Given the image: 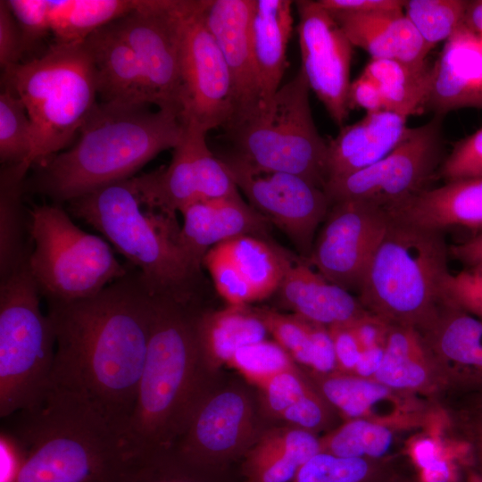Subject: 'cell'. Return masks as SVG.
<instances>
[{
    "mask_svg": "<svg viewBox=\"0 0 482 482\" xmlns=\"http://www.w3.org/2000/svg\"><path fill=\"white\" fill-rule=\"evenodd\" d=\"M297 31L303 71L311 90L325 106L333 121L342 128L350 107V70L353 45L318 1H295Z\"/></svg>",
    "mask_w": 482,
    "mask_h": 482,
    "instance_id": "cell-17",
    "label": "cell"
},
{
    "mask_svg": "<svg viewBox=\"0 0 482 482\" xmlns=\"http://www.w3.org/2000/svg\"><path fill=\"white\" fill-rule=\"evenodd\" d=\"M390 216L425 229H482V177L446 181L425 189L386 211Z\"/></svg>",
    "mask_w": 482,
    "mask_h": 482,
    "instance_id": "cell-26",
    "label": "cell"
},
{
    "mask_svg": "<svg viewBox=\"0 0 482 482\" xmlns=\"http://www.w3.org/2000/svg\"><path fill=\"white\" fill-rule=\"evenodd\" d=\"M29 213V270L47 303L89 298L129 272L131 265L120 263L104 238L75 225L61 204H35Z\"/></svg>",
    "mask_w": 482,
    "mask_h": 482,
    "instance_id": "cell-9",
    "label": "cell"
},
{
    "mask_svg": "<svg viewBox=\"0 0 482 482\" xmlns=\"http://www.w3.org/2000/svg\"><path fill=\"white\" fill-rule=\"evenodd\" d=\"M184 126L170 164L132 178L143 204L172 219L193 203L239 195L225 165L208 147V132Z\"/></svg>",
    "mask_w": 482,
    "mask_h": 482,
    "instance_id": "cell-14",
    "label": "cell"
},
{
    "mask_svg": "<svg viewBox=\"0 0 482 482\" xmlns=\"http://www.w3.org/2000/svg\"><path fill=\"white\" fill-rule=\"evenodd\" d=\"M311 365L320 376L337 372L334 343L328 328L312 322Z\"/></svg>",
    "mask_w": 482,
    "mask_h": 482,
    "instance_id": "cell-51",
    "label": "cell"
},
{
    "mask_svg": "<svg viewBox=\"0 0 482 482\" xmlns=\"http://www.w3.org/2000/svg\"><path fill=\"white\" fill-rule=\"evenodd\" d=\"M310 86L300 69L272 99L223 129L234 154L253 166L297 175L324 190L328 143L320 135L309 101Z\"/></svg>",
    "mask_w": 482,
    "mask_h": 482,
    "instance_id": "cell-8",
    "label": "cell"
},
{
    "mask_svg": "<svg viewBox=\"0 0 482 482\" xmlns=\"http://www.w3.org/2000/svg\"><path fill=\"white\" fill-rule=\"evenodd\" d=\"M398 428L362 419L348 420L320 438V452L341 457L392 459Z\"/></svg>",
    "mask_w": 482,
    "mask_h": 482,
    "instance_id": "cell-38",
    "label": "cell"
},
{
    "mask_svg": "<svg viewBox=\"0 0 482 482\" xmlns=\"http://www.w3.org/2000/svg\"><path fill=\"white\" fill-rule=\"evenodd\" d=\"M407 119L381 110L366 112L359 121L343 126L328 142V180L362 170L387 155L406 134Z\"/></svg>",
    "mask_w": 482,
    "mask_h": 482,
    "instance_id": "cell-25",
    "label": "cell"
},
{
    "mask_svg": "<svg viewBox=\"0 0 482 482\" xmlns=\"http://www.w3.org/2000/svg\"><path fill=\"white\" fill-rule=\"evenodd\" d=\"M277 292L295 314L328 328L350 323L367 312L350 292L303 262L290 261Z\"/></svg>",
    "mask_w": 482,
    "mask_h": 482,
    "instance_id": "cell-27",
    "label": "cell"
},
{
    "mask_svg": "<svg viewBox=\"0 0 482 482\" xmlns=\"http://www.w3.org/2000/svg\"><path fill=\"white\" fill-rule=\"evenodd\" d=\"M39 296L29 259L0 280L1 419L34 403L50 382L55 336Z\"/></svg>",
    "mask_w": 482,
    "mask_h": 482,
    "instance_id": "cell-10",
    "label": "cell"
},
{
    "mask_svg": "<svg viewBox=\"0 0 482 482\" xmlns=\"http://www.w3.org/2000/svg\"><path fill=\"white\" fill-rule=\"evenodd\" d=\"M254 0H207L205 23L228 65L233 87L234 111L227 123L262 106L258 74L251 44Z\"/></svg>",
    "mask_w": 482,
    "mask_h": 482,
    "instance_id": "cell-19",
    "label": "cell"
},
{
    "mask_svg": "<svg viewBox=\"0 0 482 482\" xmlns=\"http://www.w3.org/2000/svg\"><path fill=\"white\" fill-rule=\"evenodd\" d=\"M292 4L289 0H254L251 44L260 82L261 107L265 106L280 87L294 22Z\"/></svg>",
    "mask_w": 482,
    "mask_h": 482,
    "instance_id": "cell-30",
    "label": "cell"
},
{
    "mask_svg": "<svg viewBox=\"0 0 482 482\" xmlns=\"http://www.w3.org/2000/svg\"><path fill=\"white\" fill-rule=\"evenodd\" d=\"M320 450V440L311 431H271L246 453L243 482H293L300 468Z\"/></svg>",
    "mask_w": 482,
    "mask_h": 482,
    "instance_id": "cell-31",
    "label": "cell"
},
{
    "mask_svg": "<svg viewBox=\"0 0 482 482\" xmlns=\"http://www.w3.org/2000/svg\"><path fill=\"white\" fill-rule=\"evenodd\" d=\"M469 1L408 0L404 14L422 37L428 50L446 41L464 23Z\"/></svg>",
    "mask_w": 482,
    "mask_h": 482,
    "instance_id": "cell-39",
    "label": "cell"
},
{
    "mask_svg": "<svg viewBox=\"0 0 482 482\" xmlns=\"http://www.w3.org/2000/svg\"><path fill=\"white\" fill-rule=\"evenodd\" d=\"M47 307L55 336L49 383L86 398L125 437L146 357L154 295L131 265L98 294Z\"/></svg>",
    "mask_w": 482,
    "mask_h": 482,
    "instance_id": "cell-1",
    "label": "cell"
},
{
    "mask_svg": "<svg viewBox=\"0 0 482 482\" xmlns=\"http://www.w3.org/2000/svg\"><path fill=\"white\" fill-rule=\"evenodd\" d=\"M440 378L446 383L423 335L411 327L392 325L382 364L373 379L394 390L415 395L435 389Z\"/></svg>",
    "mask_w": 482,
    "mask_h": 482,
    "instance_id": "cell-29",
    "label": "cell"
},
{
    "mask_svg": "<svg viewBox=\"0 0 482 482\" xmlns=\"http://www.w3.org/2000/svg\"><path fill=\"white\" fill-rule=\"evenodd\" d=\"M320 377L322 396L348 420L362 419L398 429L424 420L425 408L415 395L353 374L336 372Z\"/></svg>",
    "mask_w": 482,
    "mask_h": 482,
    "instance_id": "cell-20",
    "label": "cell"
},
{
    "mask_svg": "<svg viewBox=\"0 0 482 482\" xmlns=\"http://www.w3.org/2000/svg\"><path fill=\"white\" fill-rule=\"evenodd\" d=\"M337 362V372L353 374L362 347L349 323L328 327Z\"/></svg>",
    "mask_w": 482,
    "mask_h": 482,
    "instance_id": "cell-52",
    "label": "cell"
},
{
    "mask_svg": "<svg viewBox=\"0 0 482 482\" xmlns=\"http://www.w3.org/2000/svg\"><path fill=\"white\" fill-rule=\"evenodd\" d=\"M67 204L71 216L100 232L138 270L153 295L183 303L199 301L202 269L180 245L176 219L145 207L132 178Z\"/></svg>",
    "mask_w": 482,
    "mask_h": 482,
    "instance_id": "cell-5",
    "label": "cell"
},
{
    "mask_svg": "<svg viewBox=\"0 0 482 482\" xmlns=\"http://www.w3.org/2000/svg\"><path fill=\"white\" fill-rule=\"evenodd\" d=\"M463 482H482V474L474 466H469L464 471Z\"/></svg>",
    "mask_w": 482,
    "mask_h": 482,
    "instance_id": "cell-61",
    "label": "cell"
},
{
    "mask_svg": "<svg viewBox=\"0 0 482 482\" xmlns=\"http://www.w3.org/2000/svg\"><path fill=\"white\" fill-rule=\"evenodd\" d=\"M29 170L22 163L1 168L0 280L28 260L33 247L29 209L22 202Z\"/></svg>",
    "mask_w": 482,
    "mask_h": 482,
    "instance_id": "cell-33",
    "label": "cell"
},
{
    "mask_svg": "<svg viewBox=\"0 0 482 482\" xmlns=\"http://www.w3.org/2000/svg\"><path fill=\"white\" fill-rule=\"evenodd\" d=\"M251 424L250 403L239 392L225 391L198 400L171 452L189 464L213 470L219 461L240 447Z\"/></svg>",
    "mask_w": 482,
    "mask_h": 482,
    "instance_id": "cell-18",
    "label": "cell"
},
{
    "mask_svg": "<svg viewBox=\"0 0 482 482\" xmlns=\"http://www.w3.org/2000/svg\"><path fill=\"white\" fill-rule=\"evenodd\" d=\"M348 100L350 109L362 108L366 112L386 110L377 85L362 73L351 83Z\"/></svg>",
    "mask_w": 482,
    "mask_h": 482,
    "instance_id": "cell-56",
    "label": "cell"
},
{
    "mask_svg": "<svg viewBox=\"0 0 482 482\" xmlns=\"http://www.w3.org/2000/svg\"><path fill=\"white\" fill-rule=\"evenodd\" d=\"M184 124L178 112L150 105L96 104L70 149L34 166L28 189L62 204L105 186L134 178L158 154L174 149Z\"/></svg>",
    "mask_w": 482,
    "mask_h": 482,
    "instance_id": "cell-3",
    "label": "cell"
},
{
    "mask_svg": "<svg viewBox=\"0 0 482 482\" xmlns=\"http://www.w3.org/2000/svg\"><path fill=\"white\" fill-rule=\"evenodd\" d=\"M184 0H141L131 12L112 21L133 49L152 104L180 116V23Z\"/></svg>",
    "mask_w": 482,
    "mask_h": 482,
    "instance_id": "cell-16",
    "label": "cell"
},
{
    "mask_svg": "<svg viewBox=\"0 0 482 482\" xmlns=\"http://www.w3.org/2000/svg\"><path fill=\"white\" fill-rule=\"evenodd\" d=\"M475 401L482 403V396L474 398Z\"/></svg>",
    "mask_w": 482,
    "mask_h": 482,
    "instance_id": "cell-63",
    "label": "cell"
},
{
    "mask_svg": "<svg viewBox=\"0 0 482 482\" xmlns=\"http://www.w3.org/2000/svg\"><path fill=\"white\" fill-rule=\"evenodd\" d=\"M402 476L392 459L341 457L320 452L300 468L293 482H396Z\"/></svg>",
    "mask_w": 482,
    "mask_h": 482,
    "instance_id": "cell-37",
    "label": "cell"
},
{
    "mask_svg": "<svg viewBox=\"0 0 482 482\" xmlns=\"http://www.w3.org/2000/svg\"><path fill=\"white\" fill-rule=\"evenodd\" d=\"M228 364L259 386L277 373L295 369L291 355L266 339L240 348Z\"/></svg>",
    "mask_w": 482,
    "mask_h": 482,
    "instance_id": "cell-41",
    "label": "cell"
},
{
    "mask_svg": "<svg viewBox=\"0 0 482 482\" xmlns=\"http://www.w3.org/2000/svg\"><path fill=\"white\" fill-rule=\"evenodd\" d=\"M397 482H419V481H415L411 478L403 476Z\"/></svg>",
    "mask_w": 482,
    "mask_h": 482,
    "instance_id": "cell-62",
    "label": "cell"
},
{
    "mask_svg": "<svg viewBox=\"0 0 482 482\" xmlns=\"http://www.w3.org/2000/svg\"><path fill=\"white\" fill-rule=\"evenodd\" d=\"M140 4L141 0H49L50 30L56 44L82 43Z\"/></svg>",
    "mask_w": 482,
    "mask_h": 482,
    "instance_id": "cell-35",
    "label": "cell"
},
{
    "mask_svg": "<svg viewBox=\"0 0 482 482\" xmlns=\"http://www.w3.org/2000/svg\"><path fill=\"white\" fill-rule=\"evenodd\" d=\"M440 174L446 181L482 177V128L454 145Z\"/></svg>",
    "mask_w": 482,
    "mask_h": 482,
    "instance_id": "cell-45",
    "label": "cell"
},
{
    "mask_svg": "<svg viewBox=\"0 0 482 482\" xmlns=\"http://www.w3.org/2000/svg\"><path fill=\"white\" fill-rule=\"evenodd\" d=\"M329 13L353 46L365 50L371 59H393L414 66L427 63L426 57L429 51L403 12Z\"/></svg>",
    "mask_w": 482,
    "mask_h": 482,
    "instance_id": "cell-28",
    "label": "cell"
},
{
    "mask_svg": "<svg viewBox=\"0 0 482 482\" xmlns=\"http://www.w3.org/2000/svg\"><path fill=\"white\" fill-rule=\"evenodd\" d=\"M33 148L32 125L21 99L8 87L0 94V160L2 165L23 163L28 169Z\"/></svg>",
    "mask_w": 482,
    "mask_h": 482,
    "instance_id": "cell-40",
    "label": "cell"
},
{
    "mask_svg": "<svg viewBox=\"0 0 482 482\" xmlns=\"http://www.w3.org/2000/svg\"><path fill=\"white\" fill-rule=\"evenodd\" d=\"M14 460L9 482H137L153 461L83 396L49 383L31 405L1 419Z\"/></svg>",
    "mask_w": 482,
    "mask_h": 482,
    "instance_id": "cell-2",
    "label": "cell"
},
{
    "mask_svg": "<svg viewBox=\"0 0 482 482\" xmlns=\"http://www.w3.org/2000/svg\"><path fill=\"white\" fill-rule=\"evenodd\" d=\"M461 422L464 440L470 449L473 466L482 474V403L471 400L461 411Z\"/></svg>",
    "mask_w": 482,
    "mask_h": 482,
    "instance_id": "cell-54",
    "label": "cell"
},
{
    "mask_svg": "<svg viewBox=\"0 0 482 482\" xmlns=\"http://www.w3.org/2000/svg\"><path fill=\"white\" fill-rule=\"evenodd\" d=\"M448 256L443 231L391 217L358 299L365 310L390 324L423 333L446 303Z\"/></svg>",
    "mask_w": 482,
    "mask_h": 482,
    "instance_id": "cell-6",
    "label": "cell"
},
{
    "mask_svg": "<svg viewBox=\"0 0 482 482\" xmlns=\"http://www.w3.org/2000/svg\"><path fill=\"white\" fill-rule=\"evenodd\" d=\"M442 120L409 128L399 145L378 162L353 173L328 179L330 203L360 200L386 211L427 189L442 155Z\"/></svg>",
    "mask_w": 482,
    "mask_h": 482,
    "instance_id": "cell-11",
    "label": "cell"
},
{
    "mask_svg": "<svg viewBox=\"0 0 482 482\" xmlns=\"http://www.w3.org/2000/svg\"><path fill=\"white\" fill-rule=\"evenodd\" d=\"M390 220L385 209L371 203H335L313 243L309 261L329 282L359 293Z\"/></svg>",
    "mask_w": 482,
    "mask_h": 482,
    "instance_id": "cell-15",
    "label": "cell"
},
{
    "mask_svg": "<svg viewBox=\"0 0 482 482\" xmlns=\"http://www.w3.org/2000/svg\"><path fill=\"white\" fill-rule=\"evenodd\" d=\"M327 416L324 402L314 391H311L286 409L279 417L296 428L312 432L324 426Z\"/></svg>",
    "mask_w": 482,
    "mask_h": 482,
    "instance_id": "cell-50",
    "label": "cell"
},
{
    "mask_svg": "<svg viewBox=\"0 0 482 482\" xmlns=\"http://www.w3.org/2000/svg\"><path fill=\"white\" fill-rule=\"evenodd\" d=\"M179 243L199 268L212 247L241 236L267 238L269 221L239 195L193 203L181 212Z\"/></svg>",
    "mask_w": 482,
    "mask_h": 482,
    "instance_id": "cell-22",
    "label": "cell"
},
{
    "mask_svg": "<svg viewBox=\"0 0 482 482\" xmlns=\"http://www.w3.org/2000/svg\"><path fill=\"white\" fill-rule=\"evenodd\" d=\"M219 159L249 204L309 257L331 205L324 190L295 174L260 170L233 153Z\"/></svg>",
    "mask_w": 482,
    "mask_h": 482,
    "instance_id": "cell-13",
    "label": "cell"
},
{
    "mask_svg": "<svg viewBox=\"0 0 482 482\" xmlns=\"http://www.w3.org/2000/svg\"><path fill=\"white\" fill-rule=\"evenodd\" d=\"M447 384L482 396V319L446 302L423 333Z\"/></svg>",
    "mask_w": 482,
    "mask_h": 482,
    "instance_id": "cell-21",
    "label": "cell"
},
{
    "mask_svg": "<svg viewBox=\"0 0 482 482\" xmlns=\"http://www.w3.org/2000/svg\"><path fill=\"white\" fill-rule=\"evenodd\" d=\"M427 107L443 117L461 108L482 110V46L464 23L445 41L433 65Z\"/></svg>",
    "mask_w": 482,
    "mask_h": 482,
    "instance_id": "cell-23",
    "label": "cell"
},
{
    "mask_svg": "<svg viewBox=\"0 0 482 482\" xmlns=\"http://www.w3.org/2000/svg\"><path fill=\"white\" fill-rule=\"evenodd\" d=\"M3 71L31 121V169L64 149L97 104L93 61L84 42L54 43L39 58Z\"/></svg>",
    "mask_w": 482,
    "mask_h": 482,
    "instance_id": "cell-7",
    "label": "cell"
},
{
    "mask_svg": "<svg viewBox=\"0 0 482 482\" xmlns=\"http://www.w3.org/2000/svg\"><path fill=\"white\" fill-rule=\"evenodd\" d=\"M21 32L25 51L50 30L49 0H5Z\"/></svg>",
    "mask_w": 482,
    "mask_h": 482,
    "instance_id": "cell-46",
    "label": "cell"
},
{
    "mask_svg": "<svg viewBox=\"0 0 482 482\" xmlns=\"http://www.w3.org/2000/svg\"><path fill=\"white\" fill-rule=\"evenodd\" d=\"M385 354V345L362 349L353 375L373 379L379 370Z\"/></svg>",
    "mask_w": 482,
    "mask_h": 482,
    "instance_id": "cell-59",
    "label": "cell"
},
{
    "mask_svg": "<svg viewBox=\"0 0 482 482\" xmlns=\"http://www.w3.org/2000/svg\"><path fill=\"white\" fill-rule=\"evenodd\" d=\"M362 74L377 85L386 110L409 117L427 107L433 66H414L393 59H371Z\"/></svg>",
    "mask_w": 482,
    "mask_h": 482,
    "instance_id": "cell-34",
    "label": "cell"
},
{
    "mask_svg": "<svg viewBox=\"0 0 482 482\" xmlns=\"http://www.w3.org/2000/svg\"><path fill=\"white\" fill-rule=\"evenodd\" d=\"M25 52L20 28L7 6L0 1V64L3 71L21 63Z\"/></svg>",
    "mask_w": 482,
    "mask_h": 482,
    "instance_id": "cell-49",
    "label": "cell"
},
{
    "mask_svg": "<svg viewBox=\"0 0 482 482\" xmlns=\"http://www.w3.org/2000/svg\"><path fill=\"white\" fill-rule=\"evenodd\" d=\"M464 24L476 34H482V0L468 2Z\"/></svg>",
    "mask_w": 482,
    "mask_h": 482,
    "instance_id": "cell-60",
    "label": "cell"
},
{
    "mask_svg": "<svg viewBox=\"0 0 482 482\" xmlns=\"http://www.w3.org/2000/svg\"><path fill=\"white\" fill-rule=\"evenodd\" d=\"M84 44L93 61L101 104L118 108L152 105L141 65L112 22Z\"/></svg>",
    "mask_w": 482,
    "mask_h": 482,
    "instance_id": "cell-24",
    "label": "cell"
},
{
    "mask_svg": "<svg viewBox=\"0 0 482 482\" xmlns=\"http://www.w3.org/2000/svg\"><path fill=\"white\" fill-rule=\"evenodd\" d=\"M197 304L154 295L146 357L125 432L130 450L144 461L172 450L200 398Z\"/></svg>",
    "mask_w": 482,
    "mask_h": 482,
    "instance_id": "cell-4",
    "label": "cell"
},
{
    "mask_svg": "<svg viewBox=\"0 0 482 482\" xmlns=\"http://www.w3.org/2000/svg\"><path fill=\"white\" fill-rule=\"evenodd\" d=\"M250 286L255 300L277 292L290 262L283 250L268 239L241 236L221 243Z\"/></svg>",
    "mask_w": 482,
    "mask_h": 482,
    "instance_id": "cell-36",
    "label": "cell"
},
{
    "mask_svg": "<svg viewBox=\"0 0 482 482\" xmlns=\"http://www.w3.org/2000/svg\"><path fill=\"white\" fill-rule=\"evenodd\" d=\"M444 290L446 302L482 319V265L450 272Z\"/></svg>",
    "mask_w": 482,
    "mask_h": 482,
    "instance_id": "cell-44",
    "label": "cell"
},
{
    "mask_svg": "<svg viewBox=\"0 0 482 482\" xmlns=\"http://www.w3.org/2000/svg\"><path fill=\"white\" fill-rule=\"evenodd\" d=\"M329 12L356 14L403 12L404 1L401 0H318Z\"/></svg>",
    "mask_w": 482,
    "mask_h": 482,
    "instance_id": "cell-53",
    "label": "cell"
},
{
    "mask_svg": "<svg viewBox=\"0 0 482 482\" xmlns=\"http://www.w3.org/2000/svg\"><path fill=\"white\" fill-rule=\"evenodd\" d=\"M479 37V41H480V44H481V46H482V34L478 35Z\"/></svg>",
    "mask_w": 482,
    "mask_h": 482,
    "instance_id": "cell-64",
    "label": "cell"
},
{
    "mask_svg": "<svg viewBox=\"0 0 482 482\" xmlns=\"http://www.w3.org/2000/svg\"><path fill=\"white\" fill-rule=\"evenodd\" d=\"M213 471L189 464L170 451L154 459L137 482H212Z\"/></svg>",
    "mask_w": 482,
    "mask_h": 482,
    "instance_id": "cell-47",
    "label": "cell"
},
{
    "mask_svg": "<svg viewBox=\"0 0 482 482\" xmlns=\"http://www.w3.org/2000/svg\"><path fill=\"white\" fill-rule=\"evenodd\" d=\"M410 455L420 470L428 467L445 454L444 445L435 436L423 435L411 443Z\"/></svg>",
    "mask_w": 482,
    "mask_h": 482,
    "instance_id": "cell-57",
    "label": "cell"
},
{
    "mask_svg": "<svg viewBox=\"0 0 482 482\" xmlns=\"http://www.w3.org/2000/svg\"><path fill=\"white\" fill-rule=\"evenodd\" d=\"M203 266L208 270L216 291L229 305L245 306L256 301L250 286L221 244L206 253Z\"/></svg>",
    "mask_w": 482,
    "mask_h": 482,
    "instance_id": "cell-43",
    "label": "cell"
},
{
    "mask_svg": "<svg viewBox=\"0 0 482 482\" xmlns=\"http://www.w3.org/2000/svg\"><path fill=\"white\" fill-rule=\"evenodd\" d=\"M260 387L264 391L269 410L278 417L286 409L312 391L298 375L295 369L273 375Z\"/></svg>",
    "mask_w": 482,
    "mask_h": 482,
    "instance_id": "cell-48",
    "label": "cell"
},
{
    "mask_svg": "<svg viewBox=\"0 0 482 482\" xmlns=\"http://www.w3.org/2000/svg\"><path fill=\"white\" fill-rule=\"evenodd\" d=\"M361 347L367 349L386 344L392 324L382 318L366 312L349 323Z\"/></svg>",
    "mask_w": 482,
    "mask_h": 482,
    "instance_id": "cell-55",
    "label": "cell"
},
{
    "mask_svg": "<svg viewBox=\"0 0 482 482\" xmlns=\"http://www.w3.org/2000/svg\"><path fill=\"white\" fill-rule=\"evenodd\" d=\"M449 255L467 267L482 265V232L467 241L449 246Z\"/></svg>",
    "mask_w": 482,
    "mask_h": 482,
    "instance_id": "cell-58",
    "label": "cell"
},
{
    "mask_svg": "<svg viewBox=\"0 0 482 482\" xmlns=\"http://www.w3.org/2000/svg\"><path fill=\"white\" fill-rule=\"evenodd\" d=\"M195 333L201 364L227 363L240 348L265 340L269 333L253 309L231 306L195 315Z\"/></svg>",
    "mask_w": 482,
    "mask_h": 482,
    "instance_id": "cell-32",
    "label": "cell"
},
{
    "mask_svg": "<svg viewBox=\"0 0 482 482\" xmlns=\"http://www.w3.org/2000/svg\"><path fill=\"white\" fill-rule=\"evenodd\" d=\"M207 0H184L180 23V119L205 131L224 128L234 111L230 73L204 21Z\"/></svg>",
    "mask_w": 482,
    "mask_h": 482,
    "instance_id": "cell-12",
    "label": "cell"
},
{
    "mask_svg": "<svg viewBox=\"0 0 482 482\" xmlns=\"http://www.w3.org/2000/svg\"><path fill=\"white\" fill-rule=\"evenodd\" d=\"M267 330L291 357L308 367L311 365L312 321L296 314L285 315L270 309H253Z\"/></svg>",
    "mask_w": 482,
    "mask_h": 482,
    "instance_id": "cell-42",
    "label": "cell"
}]
</instances>
